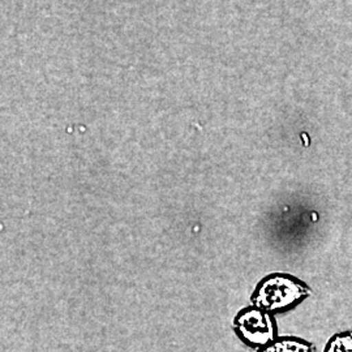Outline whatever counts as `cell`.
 <instances>
[{"label":"cell","instance_id":"cell-1","mask_svg":"<svg viewBox=\"0 0 352 352\" xmlns=\"http://www.w3.org/2000/svg\"><path fill=\"white\" fill-rule=\"evenodd\" d=\"M309 295L311 289L302 279L287 273H272L257 283L251 302L272 315H279L296 308Z\"/></svg>","mask_w":352,"mask_h":352},{"label":"cell","instance_id":"cell-2","mask_svg":"<svg viewBox=\"0 0 352 352\" xmlns=\"http://www.w3.org/2000/svg\"><path fill=\"white\" fill-rule=\"evenodd\" d=\"M232 327L236 337L251 349H264L278 338L274 315L256 305L239 311L234 318Z\"/></svg>","mask_w":352,"mask_h":352},{"label":"cell","instance_id":"cell-3","mask_svg":"<svg viewBox=\"0 0 352 352\" xmlns=\"http://www.w3.org/2000/svg\"><path fill=\"white\" fill-rule=\"evenodd\" d=\"M257 352H316L314 343L294 336L278 337L277 340L267 344Z\"/></svg>","mask_w":352,"mask_h":352},{"label":"cell","instance_id":"cell-4","mask_svg":"<svg viewBox=\"0 0 352 352\" xmlns=\"http://www.w3.org/2000/svg\"><path fill=\"white\" fill-rule=\"evenodd\" d=\"M324 352H352V331H340L327 340Z\"/></svg>","mask_w":352,"mask_h":352}]
</instances>
